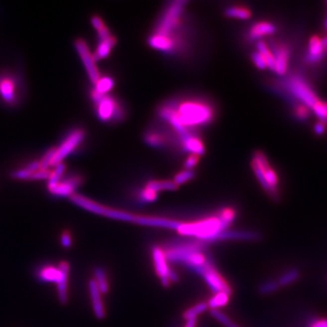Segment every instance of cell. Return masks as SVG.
<instances>
[{
    "instance_id": "obj_18",
    "label": "cell",
    "mask_w": 327,
    "mask_h": 327,
    "mask_svg": "<svg viewBox=\"0 0 327 327\" xmlns=\"http://www.w3.org/2000/svg\"><path fill=\"white\" fill-rule=\"evenodd\" d=\"M136 224L147 226H156V227H163L168 229H174L178 231L179 227L182 225L178 221L174 220L159 218V217H151V216H138L136 219Z\"/></svg>"
},
{
    "instance_id": "obj_41",
    "label": "cell",
    "mask_w": 327,
    "mask_h": 327,
    "mask_svg": "<svg viewBox=\"0 0 327 327\" xmlns=\"http://www.w3.org/2000/svg\"><path fill=\"white\" fill-rule=\"evenodd\" d=\"M52 172L48 169V170H37L35 173L31 174L30 178L29 180H40V179H47L50 177Z\"/></svg>"
},
{
    "instance_id": "obj_36",
    "label": "cell",
    "mask_w": 327,
    "mask_h": 327,
    "mask_svg": "<svg viewBox=\"0 0 327 327\" xmlns=\"http://www.w3.org/2000/svg\"><path fill=\"white\" fill-rule=\"evenodd\" d=\"M56 149H50L46 152L44 157L39 162V169L40 170H48V167L51 166L52 160L54 159V156L56 154Z\"/></svg>"
},
{
    "instance_id": "obj_27",
    "label": "cell",
    "mask_w": 327,
    "mask_h": 327,
    "mask_svg": "<svg viewBox=\"0 0 327 327\" xmlns=\"http://www.w3.org/2000/svg\"><path fill=\"white\" fill-rule=\"evenodd\" d=\"M251 12L248 8L242 6H231L225 10V15L228 17L238 19H248L251 17Z\"/></svg>"
},
{
    "instance_id": "obj_6",
    "label": "cell",
    "mask_w": 327,
    "mask_h": 327,
    "mask_svg": "<svg viewBox=\"0 0 327 327\" xmlns=\"http://www.w3.org/2000/svg\"><path fill=\"white\" fill-rule=\"evenodd\" d=\"M70 200L74 204L81 207L83 209L87 210L90 213L96 215H103L111 219L118 220L123 222H132L136 223L137 215L130 214L128 212H124L120 210L113 209L110 207H107L105 205L98 204L97 202L91 199H88L81 194H74L70 196Z\"/></svg>"
},
{
    "instance_id": "obj_11",
    "label": "cell",
    "mask_w": 327,
    "mask_h": 327,
    "mask_svg": "<svg viewBox=\"0 0 327 327\" xmlns=\"http://www.w3.org/2000/svg\"><path fill=\"white\" fill-rule=\"evenodd\" d=\"M149 44L157 50L173 54L183 48V41L155 33L149 37Z\"/></svg>"
},
{
    "instance_id": "obj_25",
    "label": "cell",
    "mask_w": 327,
    "mask_h": 327,
    "mask_svg": "<svg viewBox=\"0 0 327 327\" xmlns=\"http://www.w3.org/2000/svg\"><path fill=\"white\" fill-rule=\"evenodd\" d=\"M177 187L178 186L174 184V181H167V180L150 181L146 185V188L156 192V193H158L159 191H162V190L174 191V190L177 189Z\"/></svg>"
},
{
    "instance_id": "obj_24",
    "label": "cell",
    "mask_w": 327,
    "mask_h": 327,
    "mask_svg": "<svg viewBox=\"0 0 327 327\" xmlns=\"http://www.w3.org/2000/svg\"><path fill=\"white\" fill-rule=\"evenodd\" d=\"M94 280L97 284V288L101 294H107L109 290V285H108V277L105 270L102 267L97 266L94 270Z\"/></svg>"
},
{
    "instance_id": "obj_23",
    "label": "cell",
    "mask_w": 327,
    "mask_h": 327,
    "mask_svg": "<svg viewBox=\"0 0 327 327\" xmlns=\"http://www.w3.org/2000/svg\"><path fill=\"white\" fill-rule=\"evenodd\" d=\"M117 44V39L115 36H110L107 39L102 40L97 46V50L93 54V58L95 61L106 58L110 54V51L115 45Z\"/></svg>"
},
{
    "instance_id": "obj_10",
    "label": "cell",
    "mask_w": 327,
    "mask_h": 327,
    "mask_svg": "<svg viewBox=\"0 0 327 327\" xmlns=\"http://www.w3.org/2000/svg\"><path fill=\"white\" fill-rule=\"evenodd\" d=\"M75 46H76L79 56H81L82 61L87 69L88 77L94 84H96L101 78V77H100V73L96 66L95 60L93 58V55L89 51L86 42L83 39H77L75 43Z\"/></svg>"
},
{
    "instance_id": "obj_21",
    "label": "cell",
    "mask_w": 327,
    "mask_h": 327,
    "mask_svg": "<svg viewBox=\"0 0 327 327\" xmlns=\"http://www.w3.org/2000/svg\"><path fill=\"white\" fill-rule=\"evenodd\" d=\"M322 38L319 36H314L309 41L308 53H307V61L309 63H317L320 61L325 54V48L322 45Z\"/></svg>"
},
{
    "instance_id": "obj_49",
    "label": "cell",
    "mask_w": 327,
    "mask_h": 327,
    "mask_svg": "<svg viewBox=\"0 0 327 327\" xmlns=\"http://www.w3.org/2000/svg\"><path fill=\"white\" fill-rule=\"evenodd\" d=\"M325 26H326V28L327 29V20H326V24H325Z\"/></svg>"
},
{
    "instance_id": "obj_43",
    "label": "cell",
    "mask_w": 327,
    "mask_h": 327,
    "mask_svg": "<svg viewBox=\"0 0 327 327\" xmlns=\"http://www.w3.org/2000/svg\"><path fill=\"white\" fill-rule=\"evenodd\" d=\"M198 161H199V156L191 154L184 163V167L186 170H191L197 164Z\"/></svg>"
},
{
    "instance_id": "obj_1",
    "label": "cell",
    "mask_w": 327,
    "mask_h": 327,
    "mask_svg": "<svg viewBox=\"0 0 327 327\" xmlns=\"http://www.w3.org/2000/svg\"><path fill=\"white\" fill-rule=\"evenodd\" d=\"M160 118L174 128L179 138L190 133V129L209 124L214 118V109L209 103L186 100L174 106L166 104L159 110Z\"/></svg>"
},
{
    "instance_id": "obj_16",
    "label": "cell",
    "mask_w": 327,
    "mask_h": 327,
    "mask_svg": "<svg viewBox=\"0 0 327 327\" xmlns=\"http://www.w3.org/2000/svg\"><path fill=\"white\" fill-rule=\"evenodd\" d=\"M275 62H276V69L275 72L278 75L286 74L289 64V56L290 51L289 48L284 44H277L274 46V51H272Z\"/></svg>"
},
{
    "instance_id": "obj_31",
    "label": "cell",
    "mask_w": 327,
    "mask_h": 327,
    "mask_svg": "<svg viewBox=\"0 0 327 327\" xmlns=\"http://www.w3.org/2000/svg\"><path fill=\"white\" fill-rule=\"evenodd\" d=\"M229 296L226 295L225 293H219L216 294L215 297H213L207 304V306L212 309V310H217L218 307L225 306L228 302Z\"/></svg>"
},
{
    "instance_id": "obj_7",
    "label": "cell",
    "mask_w": 327,
    "mask_h": 327,
    "mask_svg": "<svg viewBox=\"0 0 327 327\" xmlns=\"http://www.w3.org/2000/svg\"><path fill=\"white\" fill-rule=\"evenodd\" d=\"M91 97L97 105V116L104 122H118L125 118V112L120 104L108 94H101L94 89Z\"/></svg>"
},
{
    "instance_id": "obj_19",
    "label": "cell",
    "mask_w": 327,
    "mask_h": 327,
    "mask_svg": "<svg viewBox=\"0 0 327 327\" xmlns=\"http://www.w3.org/2000/svg\"><path fill=\"white\" fill-rule=\"evenodd\" d=\"M262 235L256 232L247 231H223L219 235H216L214 241L218 240H260Z\"/></svg>"
},
{
    "instance_id": "obj_39",
    "label": "cell",
    "mask_w": 327,
    "mask_h": 327,
    "mask_svg": "<svg viewBox=\"0 0 327 327\" xmlns=\"http://www.w3.org/2000/svg\"><path fill=\"white\" fill-rule=\"evenodd\" d=\"M252 60L254 62V64L256 65V67L259 68V69L268 68L265 57L262 56L259 52L255 51L252 54Z\"/></svg>"
},
{
    "instance_id": "obj_40",
    "label": "cell",
    "mask_w": 327,
    "mask_h": 327,
    "mask_svg": "<svg viewBox=\"0 0 327 327\" xmlns=\"http://www.w3.org/2000/svg\"><path fill=\"white\" fill-rule=\"evenodd\" d=\"M140 198L143 200L144 202H153L158 198V193L145 188L140 193Z\"/></svg>"
},
{
    "instance_id": "obj_44",
    "label": "cell",
    "mask_w": 327,
    "mask_h": 327,
    "mask_svg": "<svg viewBox=\"0 0 327 327\" xmlns=\"http://www.w3.org/2000/svg\"><path fill=\"white\" fill-rule=\"evenodd\" d=\"M91 22H92V25L94 26V27L97 29V31L101 30L104 27H106L102 19H101L99 16H97V15L93 16L92 19H91Z\"/></svg>"
},
{
    "instance_id": "obj_35",
    "label": "cell",
    "mask_w": 327,
    "mask_h": 327,
    "mask_svg": "<svg viewBox=\"0 0 327 327\" xmlns=\"http://www.w3.org/2000/svg\"><path fill=\"white\" fill-rule=\"evenodd\" d=\"M211 315L215 317L218 322L221 323L224 327H238L237 325H235V323L232 322L230 319L225 316V314L220 312L218 310H211Z\"/></svg>"
},
{
    "instance_id": "obj_34",
    "label": "cell",
    "mask_w": 327,
    "mask_h": 327,
    "mask_svg": "<svg viewBox=\"0 0 327 327\" xmlns=\"http://www.w3.org/2000/svg\"><path fill=\"white\" fill-rule=\"evenodd\" d=\"M280 286L278 285L277 281H267L264 284L261 285L258 291H259V294L260 295H263V296H267V295H270V294H273L275 292L278 290Z\"/></svg>"
},
{
    "instance_id": "obj_26",
    "label": "cell",
    "mask_w": 327,
    "mask_h": 327,
    "mask_svg": "<svg viewBox=\"0 0 327 327\" xmlns=\"http://www.w3.org/2000/svg\"><path fill=\"white\" fill-rule=\"evenodd\" d=\"M256 48H257V52H259L261 55L265 57L268 68L271 69L272 71L275 72L276 62H275V57H274V55L272 53L271 49L263 41H259L257 43Z\"/></svg>"
},
{
    "instance_id": "obj_17",
    "label": "cell",
    "mask_w": 327,
    "mask_h": 327,
    "mask_svg": "<svg viewBox=\"0 0 327 327\" xmlns=\"http://www.w3.org/2000/svg\"><path fill=\"white\" fill-rule=\"evenodd\" d=\"M88 290L90 295V299L92 303L93 311L97 319L102 320L106 317V310L104 307L101 293L97 288V284L94 279L88 282Z\"/></svg>"
},
{
    "instance_id": "obj_8",
    "label": "cell",
    "mask_w": 327,
    "mask_h": 327,
    "mask_svg": "<svg viewBox=\"0 0 327 327\" xmlns=\"http://www.w3.org/2000/svg\"><path fill=\"white\" fill-rule=\"evenodd\" d=\"M285 87L293 97H296L302 103V105L306 106L309 109L313 110L317 107V105L321 102L310 86L298 76L289 77L285 83Z\"/></svg>"
},
{
    "instance_id": "obj_28",
    "label": "cell",
    "mask_w": 327,
    "mask_h": 327,
    "mask_svg": "<svg viewBox=\"0 0 327 327\" xmlns=\"http://www.w3.org/2000/svg\"><path fill=\"white\" fill-rule=\"evenodd\" d=\"M146 143L151 146V147H162L166 143V138L163 134L158 133V132H149L145 137Z\"/></svg>"
},
{
    "instance_id": "obj_48",
    "label": "cell",
    "mask_w": 327,
    "mask_h": 327,
    "mask_svg": "<svg viewBox=\"0 0 327 327\" xmlns=\"http://www.w3.org/2000/svg\"><path fill=\"white\" fill-rule=\"evenodd\" d=\"M325 107H326V110H327V103L325 102Z\"/></svg>"
},
{
    "instance_id": "obj_5",
    "label": "cell",
    "mask_w": 327,
    "mask_h": 327,
    "mask_svg": "<svg viewBox=\"0 0 327 327\" xmlns=\"http://www.w3.org/2000/svg\"><path fill=\"white\" fill-rule=\"evenodd\" d=\"M186 3V1H175L169 5L161 16L155 34L183 41L182 37L179 36L177 30L182 25V15Z\"/></svg>"
},
{
    "instance_id": "obj_2",
    "label": "cell",
    "mask_w": 327,
    "mask_h": 327,
    "mask_svg": "<svg viewBox=\"0 0 327 327\" xmlns=\"http://www.w3.org/2000/svg\"><path fill=\"white\" fill-rule=\"evenodd\" d=\"M235 218V212L231 209L222 211L218 217L210 218L194 224H183L179 227L178 232L182 235L196 236L202 241H214L215 236L219 235L230 225Z\"/></svg>"
},
{
    "instance_id": "obj_14",
    "label": "cell",
    "mask_w": 327,
    "mask_h": 327,
    "mask_svg": "<svg viewBox=\"0 0 327 327\" xmlns=\"http://www.w3.org/2000/svg\"><path fill=\"white\" fill-rule=\"evenodd\" d=\"M15 78L11 76L0 77V97L4 102L15 106L17 102V88Z\"/></svg>"
},
{
    "instance_id": "obj_30",
    "label": "cell",
    "mask_w": 327,
    "mask_h": 327,
    "mask_svg": "<svg viewBox=\"0 0 327 327\" xmlns=\"http://www.w3.org/2000/svg\"><path fill=\"white\" fill-rule=\"evenodd\" d=\"M208 308L207 304L205 303H200L198 305L194 306V307H191L188 310H186L184 314V318L186 320H190V319H196V317L199 316L200 314L204 313L206 311Z\"/></svg>"
},
{
    "instance_id": "obj_13",
    "label": "cell",
    "mask_w": 327,
    "mask_h": 327,
    "mask_svg": "<svg viewBox=\"0 0 327 327\" xmlns=\"http://www.w3.org/2000/svg\"><path fill=\"white\" fill-rule=\"evenodd\" d=\"M202 277L204 278L207 286H209L210 289L214 292L215 295L219 293H225L226 295L230 296L232 294L230 287L226 285V283L221 278L217 272L215 271L213 264H211L207 267L206 271L204 272Z\"/></svg>"
},
{
    "instance_id": "obj_45",
    "label": "cell",
    "mask_w": 327,
    "mask_h": 327,
    "mask_svg": "<svg viewBox=\"0 0 327 327\" xmlns=\"http://www.w3.org/2000/svg\"><path fill=\"white\" fill-rule=\"evenodd\" d=\"M314 130H315V133L318 135V136L323 135V134L325 133V131H326V124L321 122V121L317 122L315 125V127H314Z\"/></svg>"
},
{
    "instance_id": "obj_20",
    "label": "cell",
    "mask_w": 327,
    "mask_h": 327,
    "mask_svg": "<svg viewBox=\"0 0 327 327\" xmlns=\"http://www.w3.org/2000/svg\"><path fill=\"white\" fill-rule=\"evenodd\" d=\"M276 31V26L270 22H258L251 26L248 31V38L252 41L259 40L265 36L273 35Z\"/></svg>"
},
{
    "instance_id": "obj_4",
    "label": "cell",
    "mask_w": 327,
    "mask_h": 327,
    "mask_svg": "<svg viewBox=\"0 0 327 327\" xmlns=\"http://www.w3.org/2000/svg\"><path fill=\"white\" fill-rule=\"evenodd\" d=\"M252 167L261 185L266 193L275 200H278V177L275 170L272 168L265 154L256 152L252 160Z\"/></svg>"
},
{
    "instance_id": "obj_9",
    "label": "cell",
    "mask_w": 327,
    "mask_h": 327,
    "mask_svg": "<svg viewBox=\"0 0 327 327\" xmlns=\"http://www.w3.org/2000/svg\"><path fill=\"white\" fill-rule=\"evenodd\" d=\"M85 135L86 134L82 129L74 130L73 132L69 134L66 140L61 144V146L58 149H56V154L52 160L51 166H56L57 164L62 163L63 159L71 153L72 151L84 140Z\"/></svg>"
},
{
    "instance_id": "obj_3",
    "label": "cell",
    "mask_w": 327,
    "mask_h": 327,
    "mask_svg": "<svg viewBox=\"0 0 327 327\" xmlns=\"http://www.w3.org/2000/svg\"><path fill=\"white\" fill-rule=\"evenodd\" d=\"M70 266L67 261H62L57 267L53 266H42L36 273L37 278L44 283H54L57 287L58 300L62 305L68 301L67 286Z\"/></svg>"
},
{
    "instance_id": "obj_22",
    "label": "cell",
    "mask_w": 327,
    "mask_h": 327,
    "mask_svg": "<svg viewBox=\"0 0 327 327\" xmlns=\"http://www.w3.org/2000/svg\"><path fill=\"white\" fill-rule=\"evenodd\" d=\"M180 139L184 151L197 156H201L204 153V146L202 140L193 134H189Z\"/></svg>"
},
{
    "instance_id": "obj_46",
    "label": "cell",
    "mask_w": 327,
    "mask_h": 327,
    "mask_svg": "<svg viewBox=\"0 0 327 327\" xmlns=\"http://www.w3.org/2000/svg\"><path fill=\"white\" fill-rule=\"evenodd\" d=\"M308 327H327V318H322L313 321Z\"/></svg>"
},
{
    "instance_id": "obj_15",
    "label": "cell",
    "mask_w": 327,
    "mask_h": 327,
    "mask_svg": "<svg viewBox=\"0 0 327 327\" xmlns=\"http://www.w3.org/2000/svg\"><path fill=\"white\" fill-rule=\"evenodd\" d=\"M152 255H153L154 262H155V266L156 270L159 275L162 285L165 287L169 286L168 274L170 271L167 264H166V259L164 256V253L161 250L158 246H155L152 249Z\"/></svg>"
},
{
    "instance_id": "obj_33",
    "label": "cell",
    "mask_w": 327,
    "mask_h": 327,
    "mask_svg": "<svg viewBox=\"0 0 327 327\" xmlns=\"http://www.w3.org/2000/svg\"><path fill=\"white\" fill-rule=\"evenodd\" d=\"M66 170V166L64 164L60 163L56 165V169L54 172H52L51 175L49 177L47 187H51L53 185L57 184L61 180L62 175Z\"/></svg>"
},
{
    "instance_id": "obj_12",
    "label": "cell",
    "mask_w": 327,
    "mask_h": 327,
    "mask_svg": "<svg viewBox=\"0 0 327 327\" xmlns=\"http://www.w3.org/2000/svg\"><path fill=\"white\" fill-rule=\"evenodd\" d=\"M82 182L83 180L80 175H72L64 180H60L57 184L51 187H48V190L52 194L56 196L70 197L72 194H75V191L81 185Z\"/></svg>"
},
{
    "instance_id": "obj_32",
    "label": "cell",
    "mask_w": 327,
    "mask_h": 327,
    "mask_svg": "<svg viewBox=\"0 0 327 327\" xmlns=\"http://www.w3.org/2000/svg\"><path fill=\"white\" fill-rule=\"evenodd\" d=\"M95 85L97 92L108 94L114 87V80L110 77H103L100 78Z\"/></svg>"
},
{
    "instance_id": "obj_47",
    "label": "cell",
    "mask_w": 327,
    "mask_h": 327,
    "mask_svg": "<svg viewBox=\"0 0 327 327\" xmlns=\"http://www.w3.org/2000/svg\"><path fill=\"white\" fill-rule=\"evenodd\" d=\"M195 325H196V319H190V320H187L184 327H194Z\"/></svg>"
},
{
    "instance_id": "obj_29",
    "label": "cell",
    "mask_w": 327,
    "mask_h": 327,
    "mask_svg": "<svg viewBox=\"0 0 327 327\" xmlns=\"http://www.w3.org/2000/svg\"><path fill=\"white\" fill-rule=\"evenodd\" d=\"M299 277H300V272L297 269H292L290 271L286 272V274H284L279 278L277 283L279 286H286L298 280Z\"/></svg>"
},
{
    "instance_id": "obj_37",
    "label": "cell",
    "mask_w": 327,
    "mask_h": 327,
    "mask_svg": "<svg viewBox=\"0 0 327 327\" xmlns=\"http://www.w3.org/2000/svg\"><path fill=\"white\" fill-rule=\"evenodd\" d=\"M194 176V173L192 170H184L175 175L174 179V184L178 186L179 184H184Z\"/></svg>"
},
{
    "instance_id": "obj_42",
    "label": "cell",
    "mask_w": 327,
    "mask_h": 327,
    "mask_svg": "<svg viewBox=\"0 0 327 327\" xmlns=\"http://www.w3.org/2000/svg\"><path fill=\"white\" fill-rule=\"evenodd\" d=\"M60 242L64 248H69L72 245V235L69 231H64L60 236Z\"/></svg>"
},
{
    "instance_id": "obj_38",
    "label": "cell",
    "mask_w": 327,
    "mask_h": 327,
    "mask_svg": "<svg viewBox=\"0 0 327 327\" xmlns=\"http://www.w3.org/2000/svg\"><path fill=\"white\" fill-rule=\"evenodd\" d=\"M294 113L295 116L300 120H307V118L310 117V109L302 104L297 105L294 110Z\"/></svg>"
}]
</instances>
